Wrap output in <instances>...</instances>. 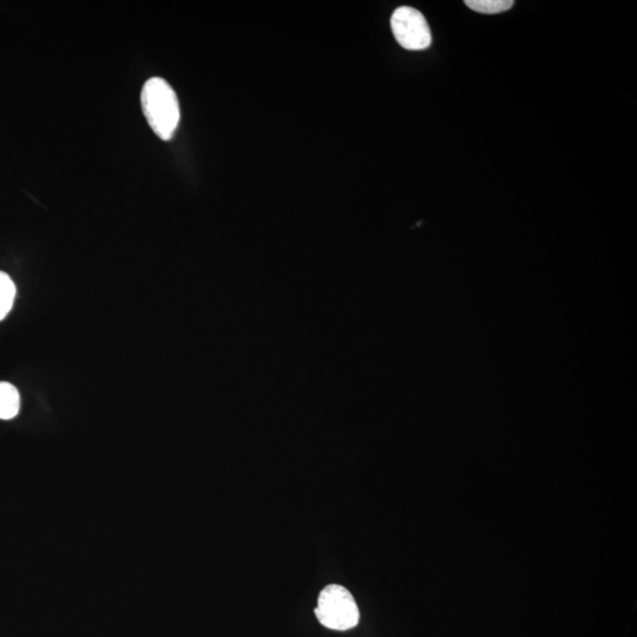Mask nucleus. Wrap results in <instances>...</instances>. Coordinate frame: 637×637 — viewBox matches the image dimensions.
I'll list each match as a JSON object with an SVG mask.
<instances>
[{"mask_svg":"<svg viewBox=\"0 0 637 637\" xmlns=\"http://www.w3.org/2000/svg\"><path fill=\"white\" fill-rule=\"evenodd\" d=\"M141 104L156 136L163 141L172 140L181 118L179 98L172 85L160 77L150 78L143 85Z\"/></svg>","mask_w":637,"mask_h":637,"instance_id":"f257e3e1","label":"nucleus"},{"mask_svg":"<svg viewBox=\"0 0 637 637\" xmlns=\"http://www.w3.org/2000/svg\"><path fill=\"white\" fill-rule=\"evenodd\" d=\"M16 298L15 282L8 274L0 272V321L8 317Z\"/></svg>","mask_w":637,"mask_h":637,"instance_id":"39448f33","label":"nucleus"},{"mask_svg":"<svg viewBox=\"0 0 637 637\" xmlns=\"http://www.w3.org/2000/svg\"><path fill=\"white\" fill-rule=\"evenodd\" d=\"M391 29L400 47L406 50L422 51L432 43L430 26L423 13L410 6H402L393 12Z\"/></svg>","mask_w":637,"mask_h":637,"instance_id":"7ed1b4c3","label":"nucleus"},{"mask_svg":"<svg viewBox=\"0 0 637 637\" xmlns=\"http://www.w3.org/2000/svg\"><path fill=\"white\" fill-rule=\"evenodd\" d=\"M21 409V397L15 386L0 382V419L10 420L18 415Z\"/></svg>","mask_w":637,"mask_h":637,"instance_id":"20e7f679","label":"nucleus"},{"mask_svg":"<svg viewBox=\"0 0 637 637\" xmlns=\"http://www.w3.org/2000/svg\"><path fill=\"white\" fill-rule=\"evenodd\" d=\"M512 0H465V5L483 15H496L508 11L514 6Z\"/></svg>","mask_w":637,"mask_h":637,"instance_id":"423d86ee","label":"nucleus"},{"mask_svg":"<svg viewBox=\"0 0 637 637\" xmlns=\"http://www.w3.org/2000/svg\"><path fill=\"white\" fill-rule=\"evenodd\" d=\"M315 615L324 627L345 632L358 626L359 608L346 588L331 584L321 591Z\"/></svg>","mask_w":637,"mask_h":637,"instance_id":"f03ea898","label":"nucleus"}]
</instances>
